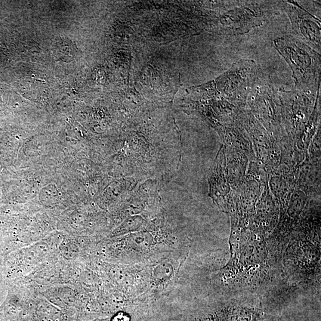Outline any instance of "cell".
<instances>
[{
    "instance_id": "cell-4",
    "label": "cell",
    "mask_w": 321,
    "mask_h": 321,
    "mask_svg": "<svg viewBox=\"0 0 321 321\" xmlns=\"http://www.w3.org/2000/svg\"><path fill=\"white\" fill-rule=\"evenodd\" d=\"M245 105L268 131L279 132L282 127L280 99L269 77L258 73L247 95Z\"/></svg>"
},
{
    "instance_id": "cell-6",
    "label": "cell",
    "mask_w": 321,
    "mask_h": 321,
    "mask_svg": "<svg viewBox=\"0 0 321 321\" xmlns=\"http://www.w3.org/2000/svg\"><path fill=\"white\" fill-rule=\"evenodd\" d=\"M258 73L254 60L241 59L216 79V88L222 98L245 104L247 95Z\"/></svg>"
},
{
    "instance_id": "cell-5",
    "label": "cell",
    "mask_w": 321,
    "mask_h": 321,
    "mask_svg": "<svg viewBox=\"0 0 321 321\" xmlns=\"http://www.w3.org/2000/svg\"><path fill=\"white\" fill-rule=\"evenodd\" d=\"M318 91L296 88L290 91L282 89L278 90L281 102L282 125L290 134L297 135L303 132L313 113Z\"/></svg>"
},
{
    "instance_id": "cell-11",
    "label": "cell",
    "mask_w": 321,
    "mask_h": 321,
    "mask_svg": "<svg viewBox=\"0 0 321 321\" xmlns=\"http://www.w3.org/2000/svg\"><path fill=\"white\" fill-rule=\"evenodd\" d=\"M262 321H271L270 319H268V320H266Z\"/></svg>"
},
{
    "instance_id": "cell-9",
    "label": "cell",
    "mask_w": 321,
    "mask_h": 321,
    "mask_svg": "<svg viewBox=\"0 0 321 321\" xmlns=\"http://www.w3.org/2000/svg\"><path fill=\"white\" fill-rule=\"evenodd\" d=\"M143 224V219L139 217L132 218L126 221L124 225H123V230L121 231H126V233L129 231H133L137 230L141 225Z\"/></svg>"
},
{
    "instance_id": "cell-2",
    "label": "cell",
    "mask_w": 321,
    "mask_h": 321,
    "mask_svg": "<svg viewBox=\"0 0 321 321\" xmlns=\"http://www.w3.org/2000/svg\"><path fill=\"white\" fill-rule=\"evenodd\" d=\"M290 240L282 258V275L296 285H314L321 274L319 237L300 236Z\"/></svg>"
},
{
    "instance_id": "cell-8",
    "label": "cell",
    "mask_w": 321,
    "mask_h": 321,
    "mask_svg": "<svg viewBox=\"0 0 321 321\" xmlns=\"http://www.w3.org/2000/svg\"><path fill=\"white\" fill-rule=\"evenodd\" d=\"M271 316L261 304L248 299L227 301L217 313V321H262Z\"/></svg>"
},
{
    "instance_id": "cell-1",
    "label": "cell",
    "mask_w": 321,
    "mask_h": 321,
    "mask_svg": "<svg viewBox=\"0 0 321 321\" xmlns=\"http://www.w3.org/2000/svg\"><path fill=\"white\" fill-rule=\"evenodd\" d=\"M274 46L292 71L295 88L317 92L321 86V54L292 35L275 39Z\"/></svg>"
},
{
    "instance_id": "cell-3",
    "label": "cell",
    "mask_w": 321,
    "mask_h": 321,
    "mask_svg": "<svg viewBox=\"0 0 321 321\" xmlns=\"http://www.w3.org/2000/svg\"><path fill=\"white\" fill-rule=\"evenodd\" d=\"M281 11L282 1H241L222 12L219 17L220 32L227 35H244L264 25Z\"/></svg>"
},
{
    "instance_id": "cell-7",
    "label": "cell",
    "mask_w": 321,
    "mask_h": 321,
    "mask_svg": "<svg viewBox=\"0 0 321 321\" xmlns=\"http://www.w3.org/2000/svg\"><path fill=\"white\" fill-rule=\"evenodd\" d=\"M282 10L285 11L292 24L296 38L310 46L321 54V20L313 16L295 1H282Z\"/></svg>"
},
{
    "instance_id": "cell-10",
    "label": "cell",
    "mask_w": 321,
    "mask_h": 321,
    "mask_svg": "<svg viewBox=\"0 0 321 321\" xmlns=\"http://www.w3.org/2000/svg\"><path fill=\"white\" fill-rule=\"evenodd\" d=\"M112 321H130V319L127 315L124 313H120L116 315Z\"/></svg>"
}]
</instances>
